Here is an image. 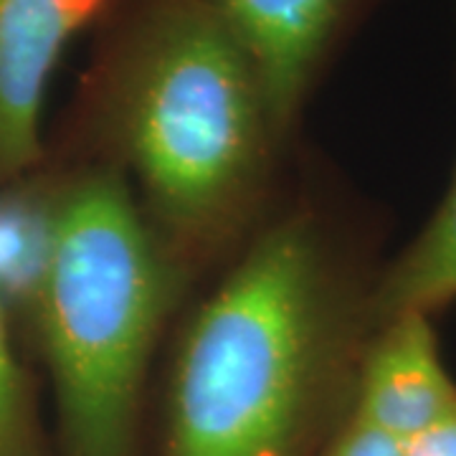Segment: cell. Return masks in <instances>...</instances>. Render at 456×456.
Listing matches in <instances>:
<instances>
[{
    "instance_id": "5b68a950",
    "label": "cell",
    "mask_w": 456,
    "mask_h": 456,
    "mask_svg": "<svg viewBox=\"0 0 456 456\" xmlns=\"http://www.w3.org/2000/svg\"><path fill=\"white\" fill-rule=\"evenodd\" d=\"M256 64L279 127L297 137L335 51L370 0H206Z\"/></svg>"
},
{
    "instance_id": "9c48e42d",
    "label": "cell",
    "mask_w": 456,
    "mask_h": 456,
    "mask_svg": "<svg viewBox=\"0 0 456 456\" xmlns=\"http://www.w3.org/2000/svg\"><path fill=\"white\" fill-rule=\"evenodd\" d=\"M320 456H403V444L350 416Z\"/></svg>"
},
{
    "instance_id": "6da1fadb",
    "label": "cell",
    "mask_w": 456,
    "mask_h": 456,
    "mask_svg": "<svg viewBox=\"0 0 456 456\" xmlns=\"http://www.w3.org/2000/svg\"><path fill=\"white\" fill-rule=\"evenodd\" d=\"M370 236L287 191L180 322L158 456H320L373 335Z\"/></svg>"
},
{
    "instance_id": "3957f363",
    "label": "cell",
    "mask_w": 456,
    "mask_h": 456,
    "mask_svg": "<svg viewBox=\"0 0 456 456\" xmlns=\"http://www.w3.org/2000/svg\"><path fill=\"white\" fill-rule=\"evenodd\" d=\"M193 289L119 170L51 165L49 248L28 327L51 380L59 456H145L152 365Z\"/></svg>"
},
{
    "instance_id": "7a4b0ae2",
    "label": "cell",
    "mask_w": 456,
    "mask_h": 456,
    "mask_svg": "<svg viewBox=\"0 0 456 456\" xmlns=\"http://www.w3.org/2000/svg\"><path fill=\"white\" fill-rule=\"evenodd\" d=\"M292 145L259 69L206 0H132L99 31L64 150L127 178L198 287L277 208Z\"/></svg>"
},
{
    "instance_id": "30bf717a",
    "label": "cell",
    "mask_w": 456,
    "mask_h": 456,
    "mask_svg": "<svg viewBox=\"0 0 456 456\" xmlns=\"http://www.w3.org/2000/svg\"><path fill=\"white\" fill-rule=\"evenodd\" d=\"M403 456H456V411L421 436L406 441Z\"/></svg>"
},
{
    "instance_id": "52a82bcc",
    "label": "cell",
    "mask_w": 456,
    "mask_h": 456,
    "mask_svg": "<svg viewBox=\"0 0 456 456\" xmlns=\"http://www.w3.org/2000/svg\"><path fill=\"white\" fill-rule=\"evenodd\" d=\"M456 302V167L424 228L391 261L373 289L375 325L398 314L436 317Z\"/></svg>"
},
{
    "instance_id": "8992f818",
    "label": "cell",
    "mask_w": 456,
    "mask_h": 456,
    "mask_svg": "<svg viewBox=\"0 0 456 456\" xmlns=\"http://www.w3.org/2000/svg\"><path fill=\"white\" fill-rule=\"evenodd\" d=\"M454 411L456 380L441 358L434 317L408 312L375 325L360 358L353 419L406 444Z\"/></svg>"
},
{
    "instance_id": "277c9868",
    "label": "cell",
    "mask_w": 456,
    "mask_h": 456,
    "mask_svg": "<svg viewBox=\"0 0 456 456\" xmlns=\"http://www.w3.org/2000/svg\"><path fill=\"white\" fill-rule=\"evenodd\" d=\"M132 0H0V191L49 160L44 104L66 49Z\"/></svg>"
},
{
    "instance_id": "ba28073f",
    "label": "cell",
    "mask_w": 456,
    "mask_h": 456,
    "mask_svg": "<svg viewBox=\"0 0 456 456\" xmlns=\"http://www.w3.org/2000/svg\"><path fill=\"white\" fill-rule=\"evenodd\" d=\"M0 456H46L31 378L13 342L11 312L0 294Z\"/></svg>"
}]
</instances>
